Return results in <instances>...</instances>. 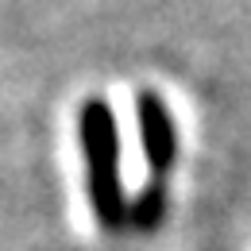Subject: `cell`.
<instances>
[{
  "instance_id": "cell-1",
  "label": "cell",
  "mask_w": 251,
  "mask_h": 251,
  "mask_svg": "<svg viewBox=\"0 0 251 251\" xmlns=\"http://www.w3.org/2000/svg\"><path fill=\"white\" fill-rule=\"evenodd\" d=\"M77 139L85 155V189L93 217L104 232H116L127 224V197L120 182V131L112 104L104 97H89L77 112Z\"/></svg>"
},
{
  "instance_id": "cell-2",
  "label": "cell",
  "mask_w": 251,
  "mask_h": 251,
  "mask_svg": "<svg viewBox=\"0 0 251 251\" xmlns=\"http://www.w3.org/2000/svg\"><path fill=\"white\" fill-rule=\"evenodd\" d=\"M135 124H139V139H143V158H147V186L139 189V197L127 205V220L135 228H155L166 217L170 205V170L178 162V124L170 104L155 93V89H139L135 93Z\"/></svg>"
}]
</instances>
